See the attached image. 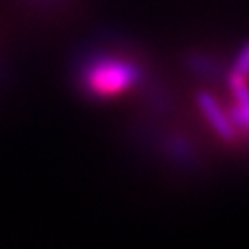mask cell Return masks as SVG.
<instances>
[{"mask_svg": "<svg viewBox=\"0 0 249 249\" xmlns=\"http://www.w3.org/2000/svg\"><path fill=\"white\" fill-rule=\"evenodd\" d=\"M143 79L142 67L134 59L114 55L104 49H92L79 67L81 87L96 98H112L138 87Z\"/></svg>", "mask_w": 249, "mask_h": 249, "instance_id": "1", "label": "cell"}, {"mask_svg": "<svg viewBox=\"0 0 249 249\" xmlns=\"http://www.w3.org/2000/svg\"><path fill=\"white\" fill-rule=\"evenodd\" d=\"M196 104L204 116V120L210 124V128L218 134L220 140L224 142H235L237 140V130L230 114L224 110V106L218 102V98L210 92H198L196 94Z\"/></svg>", "mask_w": 249, "mask_h": 249, "instance_id": "2", "label": "cell"}, {"mask_svg": "<svg viewBox=\"0 0 249 249\" xmlns=\"http://www.w3.org/2000/svg\"><path fill=\"white\" fill-rule=\"evenodd\" d=\"M228 85H230L233 100H235L228 114H230L237 132H239V128L249 132V81L228 77Z\"/></svg>", "mask_w": 249, "mask_h": 249, "instance_id": "3", "label": "cell"}, {"mask_svg": "<svg viewBox=\"0 0 249 249\" xmlns=\"http://www.w3.org/2000/svg\"><path fill=\"white\" fill-rule=\"evenodd\" d=\"M231 79H241V81H249V41L239 49V53L235 55V61L230 71Z\"/></svg>", "mask_w": 249, "mask_h": 249, "instance_id": "4", "label": "cell"}, {"mask_svg": "<svg viewBox=\"0 0 249 249\" xmlns=\"http://www.w3.org/2000/svg\"><path fill=\"white\" fill-rule=\"evenodd\" d=\"M39 4H59V2H65V0H36Z\"/></svg>", "mask_w": 249, "mask_h": 249, "instance_id": "5", "label": "cell"}]
</instances>
